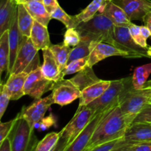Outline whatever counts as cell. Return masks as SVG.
Here are the masks:
<instances>
[{
    "label": "cell",
    "mask_w": 151,
    "mask_h": 151,
    "mask_svg": "<svg viewBox=\"0 0 151 151\" xmlns=\"http://www.w3.org/2000/svg\"><path fill=\"white\" fill-rule=\"evenodd\" d=\"M136 142H127L126 144L123 145L121 147H118L114 151H134V147Z\"/></svg>",
    "instance_id": "ee69618b"
},
{
    "label": "cell",
    "mask_w": 151,
    "mask_h": 151,
    "mask_svg": "<svg viewBox=\"0 0 151 151\" xmlns=\"http://www.w3.org/2000/svg\"><path fill=\"white\" fill-rule=\"evenodd\" d=\"M10 63L9 30L0 35V75L4 72L7 74Z\"/></svg>",
    "instance_id": "4316f807"
},
{
    "label": "cell",
    "mask_w": 151,
    "mask_h": 151,
    "mask_svg": "<svg viewBox=\"0 0 151 151\" xmlns=\"http://www.w3.org/2000/svg\"><path fill=\"white\" fill-rule=\"evenodd\" d=\"M114 27L113 22L103 12L97 13L93 19L88 22L79 24L75 29L78 31L81 37L87 36L91 41L108 43L124 51L132 53L116 41ZM137 56L139 58L138 55Z\"/></svg>",
    "instance_id": "7a4b0ae2"
},
{
    "label": "cell",
    "mask_w": 151,
    "mask_h": 151,
    "mask_svg": "<svg viewBox=\"0 0 151 151\" xmlns=\"http://www.w3.org/2000/svg\"><path fill=\"white\" fill-rule=\"evenodd\" d=\"M91 40L88 37H81V42L71 50L69 60H68V64L73 60H77V59L83 58L89 56L91 52Z\"/></svg>",
    "instance_id": "83f0119b"
},
{
    "label": "cell",
    "mask_w": 151,
    "mask_h": 151,
    "mask_svg": "<svg viewBox=\"0 0 151 151\" xmlns=\"http://www.w3.org/2000/svg\"><path fill=\"white\" fill-rule=\"evenodd\" d=\"M147 52V55H148L149 57H151V47H148Z\"/></svg>",
    "instance_id": "c3c4849f"
},
{
    "label": "cell",
    "mask_w": 151,
    "mask_h": 151,
    "mask_svg": "<svg viewBox=\"0 0 151 151\" xmlns=\"http://www.w3.org/2000/svg\"><path fill=\"white\" fill-rule=\"evenodd\" d=\"M17 119L8 137L10 139L12 151H35L38 141L34 129L28 122L18 114Z\"/></svg>",
    "instance_id": "277c9868"
},
{
    "label": "cell",
    "mask_w": 151,
    "mask_h": 151,
    "mask_svg": "<svg viewBox=\"0 0 151 151\" xmlns=\"http://www.w3.org/2000/svg\"><path fill=\"white\" fill-rule=\"evenodd\" d=\"M51 17L52 19H57L61 22L67 29L76 28L78 26L76 22L73 19V17L68 15L60 5L51 13Z\"/></svg>",
    "instance_id": "4dcf8cb0"
},
{
    "label": "cell",
    "mask_w": 151,
    "mask_h": 151,
    "mask_svg": "<svg viewBox=\"0 0 151 151\" xmlns=\"http://www.w3.org/2000/svg\"><path fill=\"white\" fill-rule=\"evenodd\" d=\"M60 135V132H51L47 134L42 140L38 142L35 151H51L57 144Z\"/></svg>",
    "instance_id": "f546056e"
},
{
    "label": "cell",
    "mask_w": 151,
    "mask_h": 151,
    "mask_svg": "<svg viewBox=\"0 0 151 151\" xmlns=\"http://www.w3.org/2000/svg\"><path fill=\"white\" fill-rule=\"evenodd\" d=\"M134 122H147L151 123V104L148 103L136 116Z\"/></svg>",
    "instance_id": "8d00e7d4"
},
{
    "label": "cell",
    "mask_w": 151,
    "mask_h": 151,
    "mask_svg": "<svg viewBox=\"0 0 151 151\" xmlns=\"http://www.w3.org/2000/svg\"><path fill=\"white\" fill-rule=\"evenodd\" d=\"M140 30H141L142 34L145 38H148L149 37L151 36V31L150 29L147 27L146 25L144 26H140Z\"/></svg>",
    "instance_id": "f6af8a7d"
},
{
    "label": "cell",
    "mask_w": 151,
    "mask_h": 151,
    "mask_svg": "<svg viewBox=\"0 0 151 151\" xmlns=\"http://www.w3.org/2000/svg\"><path fill=\"white\" fill-rule=\"evenodd\" d=\"M124 139L136 143L151 141V123L133 122L127 129Z\"/></svg>",
    "instance_id": "2e32d148"
},
{
    "label": "cell",
    "mask_w": 151,
    "mask_h": 151,
    "mask_svg": "<svg viewBox=\"0 0 151 151\" xmlns=\"http://www.w3.org/2000/svg\"><path fill=\"white\" fill-rule=\"evenodd\" d=\"M134 88L133 76L111 81L110 86L104 94L87 106L94 111V114H97L106 109L120 104L125 96Z\"/></svg>",
    "instance_id": "3957f363"
},
{
    "label": "cell",
    "mask_w": 151,
    "mask_h": 151,
    "mask_svg": "<svg viewBox=\"0 0 151 151\" xmlns=\"http://www.w3.org/2000/svg\"><path fill=\"white\" fill-rule=\"evenodd\" d=\"M129 30L134 41L141 47L147 50L149 47L147 44V38H145L142 34L141 30H140V26L132 23L129 26Z\"/></svg>",
    "instance_id": "836d02e7"
},
{
    "label": "cell",
    "mask_w": 151,
    "mask_h": 151,
    "mask_svg": "<svg viewBox=\"0 0 151 151\" xmlns=\"http://www.w3.org/2000/svg\"><path fill=\"white\" fill-rule=\"evenodd\" d=\"M106 1H112V0H106Z\"/></svg>",
    "instance_id": "816d5d0a"
},
{
    "label": "cell",
    "mask_w": 151,
    "mask_h": 151,
    "mask_svg": "<svg viewBox=\"0 0 151 151\" xmlns=\"http://www.w3.org/2000/svg\"><path fill=\"white\" fill-rule=\"evenodd\" d=\"M70 80L81 91L91 84L100 81V79L95 75L92 67H89L88 66L82 71L78 72L77 75Z\"/></svg>",
    "instance_id": "d4e9b609"
},
{
    "label": "cell",
    "mask_w": 151,
    "mask_h": 151,
    "mask_svg": "<svg viewBox=\"0 0 151 151\" xmlns=\"http://www.w3.org/2000/svg\"><path fill=\"white\" fill-rule=\"evenodd\" d=\"M133 148L134 151H151V141L136 143Z\"/></svg>",
    "instance_id": "ab89813d"
},
{
    "label": "cell",
    "mask_w": 151,
    "mask_h": 151,
    "mask_svg": "<svg viewBox=\"0 0 151 151\" xmlns=\"http://www.w3.org/2000/svg\"><path fill=\"white\" fill-rule=\"evenodd\" d=\"M29 14L33 19L45 27H48L49 22L52 19L51 15L47 11L45 6L41 1H27L24 3Z\"/></svg>",
    "instance_id": "7402d4cb"
},
{
    "label": "cell",
    "mask_w": 151,
    "mask_h": 151,
    "mask_svg": "<svg viewBox=\"0 0 151 151\" xmlns=\"http://www.w3.org/2000/svg\"><path fill=\"white\" fill-rule=\"evenodd\" d=\"M67 147V144L64 141H63V140L59 138L56 145L53 147V149L51 151H64Z\"/></svg>",
    "instance_id": "7bdbcfd3"
},
{
    "label": "cell",
    "mask_w": 151,
    "mask_h": 151,
    "mask_svg": "<svg viewBox=\"0 0 151 151\" xmlns=\"http://www.w3.org/2000/svg\"><path fill=\"white\" fill-rule=\"evenodd\" d=\"M106 2V0H93L81 13L72 16L77 25L82 22H88L93 19L97 13H102Z\"/></svg>",
    "instance_id": "603a6c76"
},
{
    "label": "cell",
    "mask_w": 151,
    "mask_h": 151,
    "mask_svg": "<svg viewBox=\"0 0 151 151\" xmlns=\"http://www.w3.org/2000/svg\"><path fill=\"white\" fill-rule=\"evenodd\" d=\"M42 51L44 63L41 66V71L44 77L54 82L64 79V75L60 70L57 60L50 49H44Z\"/></svg>",
    "instance_id": "5bb4252c"
},
{
    "label": "cell",
    "mask_w": 151,
    "mask_h": 151,
    "mask_svg": "<svg viewBox=\"0 0 151 151\" xmlns=\"http://www.w3.org/2000/svg\"><path fill=\"white\" fill-rule=\"evenodd\" d=\"M113 108L114 107L108 109L94 115L91 122L83 130L82 132L78 135L75 141L72 144L69 145L64 151H85L98 124L100 123L102 119L106 116V114Z\"/></svg>",
    "instance_id": "8fae6325"
},
{
    "label": "cell",
    "mask_w": 151,
    "mask_h": 151,
    "mask_svg": "<svg viewBox=\"0 0 151 151\" xmlns=\"http://www.w3.org/2000/svg\"><path fill=\"white\" fill-rule=\"evenodd\" d=\"M42 2L50 15L59 6L58 0H43Z\"/></svg>",
    "instance_id": "60d3db41"
},
{
    "label": "cell",
    "mask_w": 151,
    "mask_h": 151,
    "mask_svg": "<svg viewBox=\"0 0 151 151\" xmlns=\"http://www.w3.org/2000/svg\"><path fill=\"white\" fill-rule=\"evenodd\" d=\"M114 37L119 44L123 46L125 49L137 55L139 58L149 57L147 55V50L139 46L134 41L130 33L129 27H114Z\"/></svg>",
    "instance_id": "4fadbf2b"
},
{
    "label": "cell",
    "mask_w": 151,
    "mask_h": 151,
    "mask_svg": "<svg viewBox=\"0 0 151 151\" xmlns=\"http://www.w3.org/2000/svg\"><path fill=\"white\" fill-rule=\"evenodd\" d=\"M27 1H41V2H42L43 0H24V3L27 2Z\"/></svg>",
    "instance_id": "7dc6e473"
},
{
    "label": "cell",
    "mask_w": 151,
    "mask_h": 151,
    "mask_svg": "<svg viewBox=\"0 0 151 151\" xmlns=\"http://www.w3.org/2000/svg\"><path fill=\"white\" fill-rule=\"evenodd\" d=\"M38 51L34 46L30 38L24 36L19 50L14 66L10 74L26 72L29 74L37 68L40 67Z\"/></svg>",
    "instance_id": "5b68a950"
},
{
    "label": "cell",
    "mask_w": 151,
    "mask_h": 151,
    "mask_svg": "<svg viewBox=\"0 0 151 151\" xmlns=\"http://www.w3.org/2000/svg\"><path fill=\"white\" fill-rule=\"evenodd\" d=\"M112 1L119 5L131 21H143L151 8L150 0H112Z\"/></svg>",
    "instance_id": "7c38bea8"
},
{
    "label": "cell",
    "mask_w": 151,
    "mask_h": 151,
    "mask_svg": "<svg viewBox=\"0 0 151 151\" xmlns=\"http://www.w3.org/2000/svg\"><path fill=\"white\" fill-rule=\"evenodd\" d=\"M18 4L14 0H1L0 1V35L10 29L18 12Z\"/></svg>",
    "instance_id": "ac0fdd59"
},
{
    "label": "cell",
    "mask_w": 151,
    "mask_h": 151,
    "mask_svg": "<svg viewBox=\"0 0 151 151\" xmlns=\"http://www.w3.org/2000/svg\"><path fill=\"white\" fill-rule=\"evenodd\" d=\"M91 52L88 56V65L89 67H93L98 62L104 60L106 58L112 56H122L128 58H138L136 55L124 51L121 49L117 48L115 46L105 42H94L91 43Z\"/></svg>",
    "instance_id": "ba28073f"
},
{
    "label": "cell",
    "mask_w": 151,
    "mask_h": 151,
    "mask_svg": "<svg viewBox=\"0 0 151 151\" xmlns=\"http://www.w3.org/2000/svg\"><path fill=\"white\" fill-rule=\"evenodd\" d=\"M0 151H12L10 137H7L4 141L0 142Z\"/></svg>",
    "instance_id": "b9f144b4"
},
{
    "label": "cell",
    "mask_w": 151,
    "mask_h": 151,
    "mask_svg": "<svg viewBox=\"0 0 151 151\" xmlns=\"http://www.w3.org/2000/svg\"><path fill=\"white\" fill-rule=\"evenodd\" d=\"M151 99V81H147L142 88H133L119 104L122 112L128 116H136L148 104Z\"/></svg>",
    "instance_id": "8992f818"
},
{
    "label": "cell",
    "mask_w": 151,
    "mask_h": 151,
    "mask_svg": "<svg viewBox=\"0 0 151 151\" xmlns=\"http://www.w3.org/2000/svg\"><path fill=\"white\" fill-rule=\"evenodd\" d=\"M24 36L21 35L18 27V12L12 22L11 26L9 29V47H10V63L7 75H10L12 69L14 66L17 56L18 50Z\"/></svg>",
    "instance_id": "e0dca14e"
},
{
    "label": "cell",
    "mask_w": 151,
    "mask_h": 151,
    "mask_svg": "<svg viewBox=\"0 0 151 151\" xmlns=\"http://www.w3.org/2000/svg\"><path fill=\"white\" fill-rule=\"evenodd\" d=\"M103 12L115 26L129 27L132 24L125 12L112 1H107Z\"/></svg>",
    "instance_id": "ffe728a7"
},
{
    "label": "cell",
    "mask_w": 151,
    "mask_h": 151,
    "mask_svg": "<svg viewBox=\"0 0 151 151\" xmlns=\"http://www.w3.org/2000/svg\"><path fill=\"white\" fill-rule=\"evenodd\" d=\"M149 103H150V104H151V99L150 100V101H149Z\"/></svg>",
    "instance_id": "f907efd6"
},
{
    "label": "cell",
    "mask_w": 151,
    "mask_h": 151,
    "mask_svg": "<svg viewBox=\"0 0 151 151\" xmlns=\"http://www.w3.org/2000/svg\"><path fill=\"white\" fill-rule=\"evenodd\" d=\"M50 49L57 60L60 70L65 76V69L68 64V60L72 48L66 46L63 43H60L59 44H54V45L52 44Z\"/></svg>",
    "instance_id": "484cf974"
},
{
    "label": "cell",
    "mask_w": 151,
    "mask_h": 151,
    "mask_svg": "<svg viewBox=\"0 0 151 151\" xmlns=\"http://www.w3.org/2000/svg\"><path fill=\"white\" fill-rule=\"evenodd\" d=\"M150 13H151V8H150Z\"/></svg>",
    "instance_id": "f5cc1de1"
},
{
    "label": "cell",
    "mask_w": 151,
    "mask_h": 151,
    "mask_svg": "<svg viewBox=\"0 0 151 151\" xmlns=\"http://www.w3.org/2000/svg\"><path fill=\"white\" fill-rule=\"evenodd\" d=\"M10 100H11L10 95L7 91L5 86L4 84L1 83L0 86V119L2 118Z\"/></svg>",
    "instance_id": "d590c367"
},
{
    "label": "cell",
    "mask_w": 151,
    "mask_h": 151,
    "mask_svg": "<svg viewBox=\"0 0 151 151\" xmlns=\"http://www.w3.org/2000/svg\"><path fill=\"white\" fill-rule=\"evenodd\" d=\"M111 83V81H100L91 84L81 91L79 106H86L101 97Z\"/></svg>",
    "instance_id": "9a60e30c"
},
{
    "label": "cell",
    "mask_w": 151,
    "mask_h": 151,
    "mask_svg": "<svg viewBox=\"0 0 151 151\" xmlns=\"http://www.w3.org/2000/svg\"><path fill=\"white\" fill-rule=\"evenodd\" d=\"M127 142L128 141H126L123 137V138L118 139L114 140V141L109 142L102 144L88 151H114L118 147L126 144Z\"/></svg>",
    "instance_id": "e575fe53"
},
{
    "label": "cell",
    "mask_w": 151,
    "mask_h": 151,
    "mask_svg": "<svg viewBox=\"0 0 151 151\" xmlns=\"http://www.w3.org/2000/svg\"><path fill=\"white\" fill-rule=\"evenodd\" d=\"M16 1L18 4H23L24 3V0H14Z\"/></svg>",
    "instance_id": "681fc988"
},
{
    "label": "cell",
    "mask_w": 151,
    "mask_h": 151,
    "mask_svg": "<svg viewBox=\"0 0 151 151\" xmlns=\"http://www.w3.org/2000/svg\"><path fill=\"white\" fill-rule=\"evenodd\" d=\"M17 117L14 118L12 120L7 122H1L0 124V142L4 141V139L7 138L11 132L13 127L16 122Z\"/></svg>",
    "instance_id": "74e56055"
},
{
    "label": "cell",
    "mask_w": 151,
    "mask_h": 151,
    "mask_svg": "<svg viewBox=\"0 0 151 151\" xmlns=\"http://www.w3.org/2000/svg\"><path fill=\"white\" fill-rule=\"evenodd\" d=\"M151 74V63L142 65L136 68L133 75V83L136 89L142 88L147 82Z\"/></svg>",
    "instance_id": "f1b7e54d"
},
{
    "label": "cell",
    "mask_w": 151,
    "mask_h": 151,
    "mask_svg": "<svg viewBox=\"0 0 151 151\" xmlns=\"http://www.w3.org/2000/svg\"><path fill=\"white\" fill-rule=\"evenodd\" d=\"M52 95L55 104L64 106L80 98L81 91L70 79H63L55 83L52 89Z\"/></svg>",
    "instance_id": "9c48e42d"
},
{
    "label": "cell",
    "mask_w": 151,
    "mask_h": 151,
    "mask_svg": "<svg viewBox=\"0 0 151 151\" xmlns=\"http://www.w3.org/2000/svg\"><path fill=\"white\" fill-rule=\"evenodd\" d=\"M143 22H144L145 25H146L151 31V13L150 12L145 16L144 19H143Z\"/></svg>",
    "instance_id": "bcb514c9"
},
{
    "label": "cell",
    "mask_w": 151,
    "mask_h": 151,
    "mask_svg": "<svg viewBox=\"0 0 151 151\" xmlns=\"http://www.w3.org/2000/svg\"><path fill=\"white\" fill-rule=\"evenodd\" d=\"M88 56L83 58L77 59V60H75L69 63V64H67L66 69H65V76L78 73V72L82 71L88 65Z\"/></svg>",
    "instance_id": "1f68e13d"
},
{
    "label": "cell",
    "mask_w": 151,
    "mask_h": 151,
    "mask_svg": "<svg viewBox=\"0 0 151 151\" xmlns=\"http://www.w3.org/2000/svg\"><path fill=\"white\" fill-rule=\"evenodd\" d=\"M134 119V116L125 114L119 105L114 107L98 124L85 151L104 143L123 138L127 129Z\"/></svg>",
    "instance_id": "6da1fadb"
},
{
    "label": "cell",
    "mask_w": 151,
    "mask_h": 151,
    "mask_svg": "<svg viewBox=\"0 0 151 151\" xmlns=\"http://www.w3.org/2000/svg\"><path fill=\"white\" fill-rule=\"evenodd\" d=\"M29 38L35 48L38 50L50 48L52 45L47 27L44 26L36 21H34Z\"/></svg>",
    "instance_id": "44dd1931"
},
{
    "label": "cell",
    "mask_w": 151,
    "mask_h": 151,
    "mask_svg": "<svg viewBox=\"0 0 151 151\" xmlns=\"http://www.w3.org/2000/svg\"><path fill=\"white\" fill-rule=\"evenodd\" d=\"M55 124V117L52 115L50 114L47 117L43 118L38 123L36 124V125H38V127L40 128V130H41V131H45V130L48 129L49 128L54 125Z\"/></svg>",
    "instance_id": "f35d334b"
},
{
    "label": "cell",
    "mask_w": 151,
    "mask_h": 151,
    "mask_svg": "<svg viewBox=\"0 0 151 151\" xmlns=\"http://www.w3.org/2000/svg\"><path fill=\"white\" fill-rule=\"evenodd\" d=\"M28 74L22 72L18 74H10L4 83L12 100H18L25 95L24 85Z\"/></svg>",
    "instance_id": "d6986e66"
},
{
    "label": "cell",
    "mask_w": 151,
    "mask_h": 151,
    "mask_svg": "<svg viewBox=\"0 0 151 151\" xmlns=\"http://www.w3.org/2000/svg\"><path fill=\"white\" fill-rule=\"evenodd\" d=\"M81 37L75 28L67 29L64 33L63 43L70 48H74L81 42Z\"/></svg>",
    "instance_id": "d6a6232c"
},
{
    "label": "cell",
    "mask_w": 151,
    "mask_h": 151,
    "mask_svg": "<svg viewBox=\"0 0 151 151\" xmlns=\"http://www.w3.org/2000/svg\"><path fill=\"white\" fill-rule=\"evenodd\" d=\"M55 82L44 77L41 66L28 74L24 85V94L34 99H40L44 93L52 91Z\"/></svg>",
    "instance_id": "52a82bcc"
},
{
    "label": "cell",
    "mask_w": 151,
    "mask_h": 151,
    "mask_svg": "<svg viewBox=\"0 0 151 151\" xmlns=\"http://www.w3.org/2000/svg\"><path fill=\"white\" fill-rule=\"evenodd\" d=\"M53 103L54 100L51 94L44 98L36 99L27 107H23L19 114L28 122L32 129H35L36 124L44 117L46 112Z\"/></svg>",
    "instance_id": "30bf717a"
},
{
    "label": "cell",
    "mask_w": 151,
    "mask_h": 151,
    "mask_svg": "<svg viewBox=\"0 0 151 151\" xmlns=\"http://www.w3.org/2000/svg\"><path fill=\"white\" fill-rule=\"evenodd\" d=\"M34 21L24 4H18V27L22 36L30 37Z\"/></svg>",
    "instance_id": "cb8c5ba5"
}]
</instances>
